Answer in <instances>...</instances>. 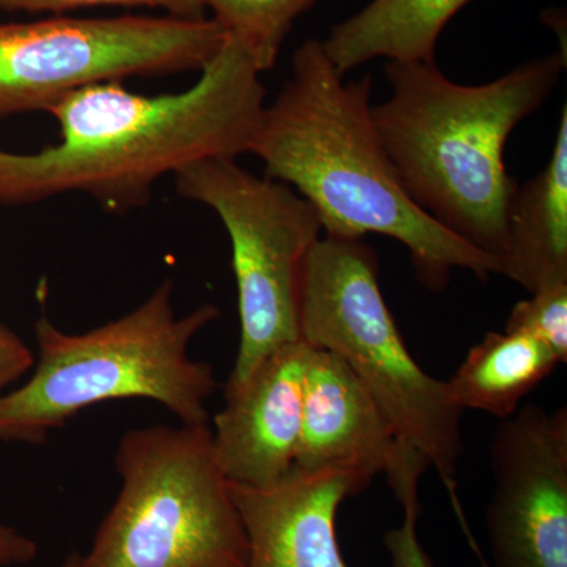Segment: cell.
I'll use <instances>...</instances> for the list:
<instances>
[{
    "label": "cell",
    "mask_w": 567,
    "mask_h": 567,
    "mask_svg": "<svg viewBox=\"0 0 567 567\" xmlns=\"http://www.w3.org/2000/svg\"><path fill=\"white\" fill-rule=\"evenodd\" d=\"M312 347L290 342L257 365L234 390H224L213 416L216 462L230 484L265 488L293 466L301 431L303 382Z\"/></svg>",
    "instance_id": "10"
},
{
    "label": "cell",
    "mask_w": 567,
    "mask_h": 567,
    "mask_svg": "<svg viewBox=\"0 0 567 567\" xmlns=\"http://www.w3.org/2000/svg\"><path fill=\"white\" fill-rule=\"evenodd\" d=\"M0 7L7 10H24L39 13H65V11L89 9V7H148L166 10L177 18H204L203 0H0Z\"/></svg>",
    "instance_id": "18"
},
{
    "label": "cell",
    "mask_w": 567,
    "mask_h": 567,
    "mask_svg": "<svg viewBox=\"0 0 567 567\" xmlns=\"http://www.w3.org/2000/svg\"><path fill=\"white\" fill-rule=\"evenodd\" d=\"M175 186L221 219L233 246L240 344L224 390H234L276 350L300 341L301 281L322 223L289 185L237 159L193 164L175 175Z\"/></svg>",
    "instance_id": "7"
},
{
    "label": "cell",
    "mask_w": 567,
    "mask_h": 567,
    "mask_svg": "<svg viewBox=\"0 0 567 567\" xmlns=\"http://www.w3.org/2000/svg\"><path fill=\"white\" fill-rule=\"evenodd\" d=\"M486 509L495 567H567V409L522 405L491 442Z\"/></svg>",
    "instance_id": "9"
},
{
    "label": "cell",
    "mask_w": 567,
    "mask_h": 567,
    "mask_svg": "<svg viewBox=\"0 0 567 567\" xmlns=\"http://www.w3.org/2000/svg\"><path fill=\"white\" fill-rule=\"evenodd\" d=\"M260 74L227 37L185 91L141 95L102 82L70 93L48 111L59 126L55 144L29 153L0 147V204L82 193L123 213L147 204L166 175L238 159L267 104Z\"/></svg>",
    "instance_id": "1"
},
{
    "label": "cell",
    "mask_w": 567,
    "mask_h": 567,
    "mask_svg": "<svg viewBox=\"0 0 567 567\" xmlns=\"http://www.w3.org/2000/svg\"><path fill=\"white\" fill-rule=\"evenodd\" d=\"M462 528H464L465 535H466V537H468L470 544H472L473 548H475L477 558H480V561H481V566L491 567L487 565L486 559H484L483 554H481L480 548H477L475 539H473L472 533H470L468 525H464V527H462Z\"/></svg>",
    "instance_id": "23"
},
{
    "label": "cell",
    "mask_w": 567,
    "mask_h": 567,
    "mask_svg": "<svg viewBox=\"0 0 567 567\" xmlns=\"http://www.w3.org/2000/svg\"><path fill=\"white\" fill-rule=\"evenodd\" d=\"M399 446L393 425L349 365L312 347L293 466L347 470L371 486L393 464Z\"/></svg>",
    "instance_id": "12"
},
{
    "label": "cell",
    "mask_w": 567,
    "mask_h": 567,
    "mask_svg": "<svg viewBox=\"0 0 567 567\" xmlns=\"http://www.w3.org/2000/svg\"><path fill=\"white\" fill-rule=\"evenodd\" d=\"M468 2L472 0H372L331 29L322 41L324 54L344 76L375 59L435 62L443 29Z\"/></svg>",
    "instance_id": "14"
},
{
    "label": "cell",
    "mask_w": 567,
    "mask_h": 567,
    "mask_svg": "<svg viewBox=\"0 0 567 567\" xmlns=\"http://www.w3.org/2000/svg\"><path fill=\"white\" fill-rule=\"evenodd\" d=\"M502 271L529 293L567 282V110L563 106L550 159L516 186L506 207Z\"/></svg>",
    "instance_id": "13"
},
{
    "label": "cell",
    "mask_w": 567,
    "mask_h": 567,
    "mask_svg": "<svg viewBox=\"0 0 567 567\" xmlns=\"http://www.w3.org/2000/svg\"><path fill=\"white\" fill-rule=\"evenodd\" d=\"M35 364V352L9 324L0 322V395L7 393Z\"/></svg>",
    "instance_id": "20"
},
{
    "label": "cell",
    "mask_w": 567,
    "mask_h": 567,
    "mask_svg": "<svg viewBox=\"0 0 567 567\" xmlns=\"http://www.w3.org/2000/svg\"><path fill=\"white\" fill-rule=\"evenodd\" d=\"M505 330L522 331L546 344L567 363V282L554 284L518 301L507 317Z\"/></svg>",
    "instance_id": "17"
},
{
    "label": "cell",
    "mask_w": 567,
    "mask_h": 567,
    "mask_svg": "<svg viewBox=\"0 0 567 567\" xmlns=\"http://www.w3.org/2000/svg\"><path fill=\"white\" fill-rule=\"evenodd\" d=\"M227 35L212 18L55 17L0 24V117L48 112L102 82L200 71Z\"/></svg>",
    "instance_id": "8"
},
{
    "label": "cell",
    "mask_w": 567,
    "mask_h": 567,
    "mask_svg": "<svg viewBox=\"0 0 567 567\" xmlns=\"http://www.w3.org/2000/svg\"><path fill=\"white\" fill-rule=\"evenodd\" d=\"M115 496L81 567H245L248 537L210 424L128 429Z\"/></svg>",
    "instance_id": "6"
},
{
    "label": "cell",
    "mask_w": 567,
    "mask_h": 567,
    "mask_svg": "<svg viewBox=\"0 0 567 567\" xmlns=\"http://www.w3.org/2000/svg\"><path fill=\"white\" fill-rule=\"evenodd\" d=\"M39 546L20 529L0 522V567L28 565L37 558Z\"/></svg>",
    "instance_id": "21"
},
{
    "label": "cell",
    "mask_w": 567,
    "mask_h": 567,
    "mask_svg": "<svg viewBox=\"0 0 567 567\" xmlns=\"http://www.w3.org/2000/svg\"><path fill=\"white\" fill-rule=\"evenodd\" d=\"M565 66V55H547L465 85L436 62H386L390 96L372 104L377 133L413 203L499 260L506 207L517 186L506 171L507 141L547 102Z\"/></svg>",
    "instance_id": "3"
},
{
    "label": "cell",
    "mask_w": 567,
    "mask_h": 567,
    "mask_svg": "<svg viewBox=\"0 0 567 567\" xmlns=\"http://www.w3.org/2000/svg\"><path fill=\"white\" fill-rule=\"evenodd\" d=\"M219 316L212 303L178 316L171 279L133 311L84 333L41 316L31 375L0 395V442L44 445L84 410L122 399L155 402L183 424H208L218 382L189 347Z\"/></svg>",
    "instance_id": "4"
},
{
    "label": "cell",
    "mask_w": 567,
    "mask_h": 567,
    "mask_svg": "<svg viewBox=\"0 0 567 567\" xmlns=\"http://www.w3.org/2000/svg\"><path fill=\"white\" fill-rule=\"evenodd\" d=\"M300 338L341 358L393 425L395 439L435 468L451 502L464 456L462 412L446 380L429 375L406 349L364 240L322 235L306 262Z\"/></svg>",
    "instance_id": "5"
},
{
    "label": "cell",
    "mask_w": 567,
    "mask_h": 567,
    "mask_svg": "<svg viewBox=\"0 0 567 567\" xmlns=\"http://www.w3.org/2000/svg\"><path fill=\"white\" fill-rule=\"evenodd\" d=\"M559 364L557 354L529 334L491 331L446 380L447 391L462 412L476 410L502 421Z\"/></svg>",
    "instance_id": "15"
},
{
    "label": "cell",
    "mask_w": 567,
    "mask_h": 567,
    "mask_svg": "<svg viewBox=\"0 0 567 567\" xmlns=\"http://www.w3.org/2000/svg\"><path fill=\"white\" fill-rule=\"evenodd\" d=\"M404 522L401 527L388 529L383 535L388 554L393 567H434L431 557L417 537V520L423 514L421 503L402 506Z\"/></svg>",
    "instance_id": "19"
},
{
    "label": "cell",
    "mask_w": 567,
    "mask_h": 567,
    "mask_svg": "<svg viewBox=\"0 0 567 567\" xmlns=\"http://www.w3.org/2000/svg\"><path fill=\"white\" fill-rule=\"evenodd\" d=\"M212 20L240 47L256 69L271 70L278 62L295 21L316 0H203Z\"/></svg>",
    "instance_id": "16"
},
{
    "label": "cell",
    "mask_w": 567,
    "mask_h": 567,
    "mask_svg": "<svg viewBox=\"0 0 567 567\" xmlns=\"http://www.w3.org/2000/svg\"><path fill=\"white\" fill-rule=\"evenodd\" d=\"M372 92L371 74L347 81L322 41L306 40L289 80L265 104L249 153L267 177L315 207L327 237L379 234L404 245L417 281L432 292L446 289L454 270L481 281L499 275L498 257L450 233L405 192L372 121Z\"/></svg>",
    "instance_id": "2"
},
{
    "label": "cell",
    "mask_w": 567,
    "mask_h": 567,
    "mask_svg": "<svg viewBox=\"0 0 567 567\" xmlns=\"http://www.w3.org/2000/svg\"><path fill=\"white\" fill-rule=\"evenodd\" d=\"M55 567H81V554H78V551H71V554L66 555V557L63 558V561L59 563Z\"/></svg>",
    "instance_id": "22"
},
{
    "label": "cell",
    "mask_w": 567,
    "mask_h": 567,
    "mask_svg": "<svg viewBox=\"0 0 567 567\" xmlns=\"http://www.w3.org/2000/svg\"><path fill=\"white\" fill-rule=\"evenodd\" d=\"M368 487L347 470L297 466L270 487L230 484L248 537L245 567H352L336 522L342 503Z\"/></svg>",
    "instance_id": "11"
}]
</instances>
